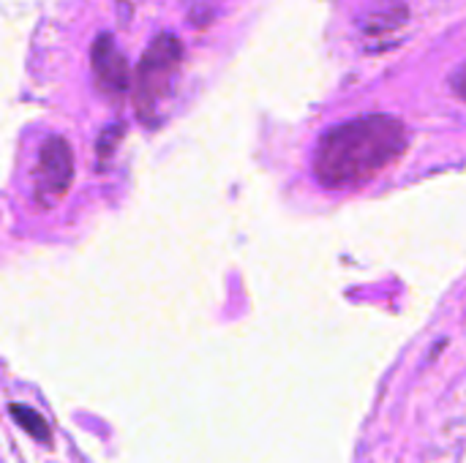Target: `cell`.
Masks as SVG:
<instances>
[{
    "label": "cell",
    "instance_id": "obj_1",
    "mask_svg": "<svg viewBox=\"0 0 466 463\" xmlns=\"http://www.w3.org/2000/svg\"><path fill=\"white\" fill-rule=\"evenodd\" d=\"M407 150V128L390 115H366L330 128L314 153V172L328 188L374 180Z\"/></svg>",
    "mask_w": 466,
    "mask_h": 463
},
{
    "label": "cell",
    "instance_id": "obj_4",
    "mask_svg": "<svg viewBox=\"0 0 466 463\" xmlns=\"http://www.w3.org/2000/svg\"><path fill=\"white\" fill-rule=\"evenodd\" d=\"M93 76L106 96H120L128 90V63L115 38L106 33H101L93 44Z\"/></svg>",
    "mask_w": 466,
    "mask_h": 463
},
{
    "label": "cell",
    "instance_id": "obj_6",
    "mask_svg": "<svg viewBox=\"0 0 466 463\" xmlns=\"http://www.w3.org/2000/svg\"><path fill=\"white\" fill-rule=\"evenodd\" d=\"M453 90L466 101V63L453 74Z\"/></svg>",
    "mask_w": 466,
    "mask_h": 463
},
{
    "label": "cell",
    "instance_id": "obj_5",
    "mask_svg": "<svg viewBox=\"0 0 466 463\" xmlns=\"http://www.w3.org/2000/svg\"><path fill=\"white\" fill-rule=\"evenodd\" d=\"M404 22H407V5L399 3V0H385L377 8L369 11V16L363 22V30H366V35L377 38V35L396 33Z\"/></svg>",
    "mask_w": 466,
    "mask_h": 463
},
{
    "label": "cell",
    "instance_id": "obj_3",
    "mask_svg": "<svg viewBox=\"0 0 466 463\" xmlns=\"http://www.w3.org/2000/svg\"><path fill=\"white\" fill-rule=\"evenodd\" d=\"M71 177H74V156H71L68 142L60 136L46 139V145L41 147V156H38V166L33 172L35 199L46 207L55 205L68 191Z\"/></svg>",
    "mask_w": 466,
    "mask_h": 463
},
{
    "label": "cell",
    "instance_id": "obj_2",
    "mask_svg": "<svg viewBox=\"0 0 466 463\" xmlns=\"http://www.w3.org/2000/svg\"><path fill=\"white\" fill-rule=\"evenodd\" d=\"M180 57H183V44L169 33H161L145 49L139 68H137V85H134L137 112L145 123L153 120L156 106L169 96L172 79L180 68Z\"/></svg>",
    "mask_w": 466,
    "mask_h": 463
}]
</instances>
